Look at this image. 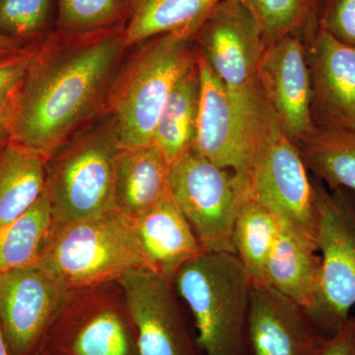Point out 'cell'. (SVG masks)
Returning a JSON list of instances; mask_svg holds the SVG:
<instances>
[{
    "instance_id": "1",
    "label": "cell",
    "mask_w": 355,
    "mask_h": 355,
    "mask_svg": "<svg viewBox=\"0 0 355 355\" xmlns=\"http://www.w3.org/2000/svg\"><path fill=\"white\" fill-rule=\"evenodd\" d=\"M125 27L55 30L37 44L16 91L12 141L48 160L106 116L112 84L130 50Z\"/></svg>"
},
{
    "instance_id": "2",
    "label": "cell",
    "mask_w": 355,
    "mask_h": 355,
    "mask_svg": "<svg viewBox=\"0 0 355 355\" xmlns=\"http://www.w3.org/2000/svg\"><path fill=\"white\" fill-rule=\"evenodd\" d=\"M248 197L317 246L316 189L297 144L284 133L265 96L244 104Z\"/></svg>"
},
{
    "instance_id": "3",
    "label": "cell",
    "mask_w": 355,
    "mask_h": 355,
    "mask_svg": "<svg viewBox=\"0 0 355 355\" xmlns=\"http://www.w3.org/2000/svg\"><path fill=\"white\" fill-rule=\"evenodd\" d=\"M132 49L114 76L107 102L121 147L153 144L168 98L198 64L193 35H161Z\"/></svg>"
},
{
    "instance_id": "4",
    "label": "cell",
    "mask_w": 355,
    "mask_h": 355,
    "mask_svg": "<svg viewBox=\"0 0 355 355\" xmlns=\"http://www.w3.org/2000/svg\"><path fill=\"white\" fill-rule=\"evenodd\" d=\"M191 310L205 355H248L247 328L253 284L234 254L203 252L174 280Z\"/></svg>"
},
{
    "instance_id": "5",
    "label": "cell",
    "mask_w": 355,
    "mask_h": 355,
    "mask_svg": "<svg viewBox=\"0 0 355 355\" xmlns=\"http://www.w3.org/2000/svg\"><path fill=\"white\" fill-rule=\"evenodd\" d=\"M34 263L69 291L118 282L128 272L146 268L135 224L118 211L53 225Z\"/></svg>"
},
{
    "instance_id": "6",
    "label": "cell",
    "mask_w": 355,
    "mask_h": 355,
    "mask_svg": "<svg viewBox=\"0 0 355 355\" xmlns=\"http://www.w3.org/2000/svg\"><path fill=\"white\" fill-rule=\"evenodd\" d=\"M120 148L116 123L106 114L46 160V193L53 225L116 211L114 173Z\"/></svg>"
},
{
    "instance_id": "7",
    "label": "cell",
    "mask_w": 355,
    "mask_h": 355,
    "mask_svg": "<svg viewBox=\"0 0 355 355\" xmlns=\"http://www.w3.org/2000/svg\"><path fill=\"white\" fill-rule=\"evenodd\" d=\"M35 355H139L120 284L70 291Z\"/></svg>"
},
{
    "instance_id": "8",
    "label": "cell",
    "mask_w": 355,
    "mask_h": 355,
    "mask_svg": "<svg viewBox=\"0 0 355 355\" xmlns=\"http://www.w3.org/2000/svg\"><path fill=\"white\" fill-rule=\"evenodd\" d=\"M317 196V246L321 257L319 286L307 310L331 336L355 306V193L331 190L313 178Z\"/></svg>"
},
{
    "instance_id": "9",
    "label": "cell",
    "mask_w": 355,
    "mask_h": 355,
    "mask_svg": "<svg viewBox=\"0 0 355 355\" xmlns=\"http://www.w3.org/2000/svg\"><path fill=\"white\" fill-rule=\"evenodd\" d=\"M173 200L207 253L235 254L236 219L247 198V184L191 148L170 168Z\"/></svg>"
},
{
    "instance_id": "10",
    "label": "cell",
    "mask_w": 355,
    "mask_h": 355,
    "mask_svg": "<svg viewBox=\"0 0 355 355\" xmlns=\"http://www.w3.org/2000/svg\"><path fill=\"white\" fill-rule=\"evenodd\" d=\"M198 57L237 99L263 94L259 79L266 43L258 23L237 0H222L193 36Z\"/></svg>"
},
{
    "instance_id": "11",
    "label": "cell",
    "mask_w": 355,
    "mask_h": 355,
    "mask_svg": "<svg viewBox=\"0 0 355 355\" xmlns=\"http://www.w3.org/2000/svg\"><path fill=\"white\" fill-rule=\"evenodd\" d=\"M70 291L33 263L0 273V324L10 355H35Z\"/></svg>"
},
{
    "instance_id": "12",
    "label": "cell",
    "mask_w": 355,
    "mask_h": 355,
    "mask_svg": "<svg viewBox=\"0 0 355 355\" xmlns=\"http://www.w3.org/2000/svg\"><path fill=\"white\" fill-rule=\"evenodd\" d=\"M118 282L135 326L139 355H200L173 282L147 268L133 270Z\"/></svg>"
},
{
    "instance_id": "13",
    "label": "cell",
    "mask_w": 355,
    "mask_h": 355,
    "mask_svg": "<svg viewBox=\"0 0 355 355\" xmlns=\"http://www.w3.org/2000/svg\"><path fill=\"white\" fill-rule=\"evenodd\" d=\"M311 114L316 130H355V46L318 24L306 30Z\"/></svg>"
},
{
    "instance_id": "14",
    "label": "cell",
    "mask_w": 355,
    "mask_h": 355,
    "mask_svg": "<svg viewBox=\"0 0 355 355\" xmlns=\"http://www.w3.org/2000/svg\"><path fill=\"white\" fill-rule=\"evenodd\" d=\"M259 79L280 128L294 142L316 130L311 114V86L304 37L294 32L266 44Z\"/></svg>"
},
{
    "instance_id": "15",
    "label": "cell",
    "mask_w": 355,
    "mask_h": 355,
    "mask_svg": "<svg viewBox=\"0 0 355 355\" xmlns=\"http://www.w3.org/2000/svg\"><path fill=\"white\" fill-rule=\"evenodd\" d=\"M329 336L302 305L272 286L252 287L248 355H319Z\"/></svg>"
},
{
    "instance_id": "16",
    "label": "cell",
    "mask_w": 355,
    "mask_h": 355,
    "mask_svg": "<svg viewBox=\"0 0 355 355\" xmlns=\"http://www.w3.org/2000/svg\"><path fill=\"white\" fill-rule=\"evenodd\" d=\"M200 100L193 149L212 163L244 178L247 142L244 106L198 57Z\"/></svg>"
},
{
    "instance_id": "17",
    "label": "cell",
    "mask_w": 355,
    "mask_h": 355,
    "mask_svg": "<svg viewBox=\"0 0 355 355\" xmlns=\"http://www.w3.org/2000/svg\"><path fill=\"white\" fill-rule=\"evenodd\" d=\"M135 224L146 268L173 284L180 270L205 252L172 195Z\"/></svg>"
},
{
    "instance_id": "18",
    "label": "cell",
    "mask_w": 355,
    "mask_h": 355,
    "mask_svg": "<svg viewBox=\"0 0 355 355\" xmlns=\"http://www.w3.org/2000/svg\"><path fill=\"white\" fill-rule=\"evenodd\" d=\"M171 165L154 144L121 147L114 173L116 210L135 223L171 195Z\"/></svg>"
},
{
    "instance_id": "19",
    "label": "cell",
    "mask_w": 355,
    "mask_h": 355,
    "mask_svg": "<svg viewBox=\"0 0 355 355\" xmlns=\"http://www.w3.org/2000/svg\"><path fill=\"white\" fill-rule=\"evenodd\" d=\"M321 257L318 248L279 222L266 266L268 284L309 310L319 286Z\"/></svg>"
},
{
    "instance_id": "20",
    "label": "cell",
    "mask_w": 355,
    "mask_h": 355,
    "mask_svg": "<svg viewBox=\"0 0 355 355\" xmlns=\"http://www.w3.org/2000/svg\"><path fill=\"white\" fill-rule=\"evenodd\" d=\"M222 0H130L125 23L128 48L171 33L195 36Z\"/></svg>"
},
{
    "instance_id": "21",
    "label": "cell",
    "mask_w": 355,
    "mask_h": 355,
    "mask_svg": "<svg viewBox=\"0 0 355 355\" xmlns=\"http://www.w3.org/2000/svg\"><path fill=\"white\" fill-rule=\"evenodd\" d=\"M46 160L11 140L0 150V226L19 218L46 191Z\"/></svg>"
},
{
    "instance_id": "22",
    "label": "cell",
    "mask_w": 355,
    "mask_h": 355,
    "mask_svg": "<svg viewBox=\"0 0 355 355\" xmlns=\"http://www.w3.org/2000/svg\"><path fill=\"white\" fill-rule=\"evenodd\" d=\"M200 100V73L197 64L184 74L168 98L154 132L153 144L170 165L193 147Z\"/></svg>"
},
{
    "instance_id": "23",
    "label": "cell",
    "mask_w": 355,
    "mask_h": 355,
    "mask_svg": "<svg viewBox=\"0 0 355 355\" xmlns=\"http://www.w3.org/2000/svg\"><path fill=\"white\" fill-rule=\"evenodd\" d=\"M296 144L314 178L355 193V130H316Z\"/></svg>"
},
{
    "instance_id": "24",
    "label": "cell",
    "mask_w": 355,
    "mask_h": 355,
    "mask_svg": "<svg viewBox=\"0 0 355 355\" xmlns=\"http://www.w3.org/2000/svg\"><path fill=\"white\" fill-rule=\"evenodd\" d=\"M279 230L275 214L247 196L236 219L233 244L253 286H268L266 266Z\"/></svg>"
},
{
    "instance_id": "25",
    "label": "cell",
    "mask_w": 355,
    "mask_h": 355,
    "mask_svg": "<svg viewBox=\"0 0 355 355\" xmlns=\"http://www.w3.org/2000/svg\"><path fill=\"white\" fill-rule=\"evenodd\" d=\"M46 191L19 218L0 226V273L31 266L38 260L53 229Z\"/></svg>"
},
{
    "instance_id": "26",
    "label": "cell",
    "mask_w": 355,
    "mask_h": 355,
    "mask_svg": "<svg viewBox=\"0 0 355 355\" xmlns=\"http://www.w3.org/2000/svg\"><path fill=\"white\" fill-rule=\"evenodd\" d=\"M254 16L265 43L317 23L316 0H237Z\"/></svg>"
},
{
    "instance_id": "27",
    "label": "cell",
    "mask_w": 355,
    "mask_h": 355,
    "mask_svg": "<svg viewBox=\"0 0 355 355\" xmlns=\"http://www.w3.org/2000/svg\"><path fill=\"white\" fill-rule=\"evenodd\" d=\"M57 0H0V33L34 44L57 28Z\"/></svg>"
},
{
    "instance_id": "28",
    "label": "cell",
    "mask_w": 355,
    "mask_h": 355,
    "mask_svg": "<svg viewBox=\"0 0 355 355\" xmlns=\"http://www.w3.org/2000/svg\"><path fill=\"white\" fill-rule=\"evenodd\" d=\"M58 31L88 33L125 26L130 0H57Z\"/></svg>"
},
{
    "instance_id": "29",
    "label": "cell",
    "mask_w": 355,
    "mask_h": 355,
    "mask_svg": "<svg viewBox=\"0 0 355 355\" xmlns=\"http://www.w3.org/2000/svg\"><path fill=\"white\" fill-rule=\"evenodd\" d=\"M317 24L334 38L355 46V0H319Z\"/></svg>"
},
{
    "instance_id": "30",
    "label": "cell",
    "mask_w": 355,
    "mask_h": 355,
    "mask_svg": "<svg viewBox=\"0 0 355 355\" xmlns=\"http://www.w3.org/2000/svg\"><path fill=\"white\" fill-rule=\"evenodd\" d=\"M38 43L29 44L17 55L0 60V100L17 91Z\"/></svg>"
},
{
    "instance_id": "31",
    "label": "cell",
    "mask_w": 355,
    "mask_h": 355,
    "mask_svg": "<svg viewBox=\"0 0 355 355\" xmlns=\"http://www.w3.org/2000/svg\"><path fill=\"white\" fill-rule=\"evenodd\" d=\"M319 355H355V316H349L329 336Z\"/></svg>"
},
{
    "instance_id": "32",
    "label": "cell",
    "mask_w": 355,
    "mask_h": 355,
    "mask_svg": "<svg viewBox=\"0 0 355 355\" xmlns=\"http://www.w3.org/2000/svg\"><path fill=\"white\" fill-rule=\"evenodd\" d=\"M15 94L0 100V150L11 141Z\"/></svg>"
},
{
    "instance_id": "33",
    "label": "cell",
    "mask_w": 355,
    "mask_h": 355,
    "mask_svg": "<svg viewBox=\"0 0 355 355\" xmlns=\"http://www.w3.org/2000/svg\"><path fill=\"white\" fill-rule=\"evenodd\" d=\"M29 44H26L24 42L18 41L0 33V60L17 55Z\"/></svg>"
},
{
    "instance_id": "34",
    "label": "cell",
    "mask_w": 355,
    "mask_h": 355,
    "mask_svg": "<svg viewBox=\"0 0 355 355\" xmlns=\"http://www.w3.org/2000/svg\"><path fill=\"white\" fill-rule=\"evenodd\" d=\"M0 355H10L6 342V338H4L3 331H2L1 324H0Z\"/></svg>"
},
{
    "instance_id": "35",
    "label": "cell",
    "mask_w": 355,
    "mask_h": 355,
    "mask_svg": "<svg viewBox=\"0 0 355 355\" xmlns=\"http://www.w3.org/2000/svg\"><path fill=\"white\" fill-rule=\"evenodd\" d=\"M316 1H319V0H316Z\"/></svg>"
}]
</instances>
